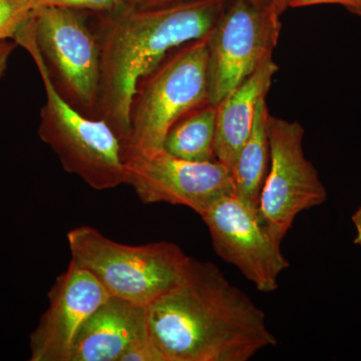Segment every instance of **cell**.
<instances>
[{
    "instance_id": "10",
    "label": "cell",
    "mask_w": 361,
    "mask_h": 361,
    "mask_svg": "<svg viewBox=\"0 0 361 361\" xmlns=\"http://www.w3.org/2000/svg\"><path fill=\"white\" fill-rule=\"evenodd\" d=\"M126 184L142 203L185 206L201 215L211 204L234 193L231 172L220 161L183 160L161 149L125 161Z\"/></svg>"
},
{
    "instance_id": "17",
    "label": "cell",
    "mask_w": 361,
    "mask_h": 361,
    "mask_svg": "<svg viewBox=\"0 0 361 361\" xmlns=\"http://www.w3.org/2000/svg\"><path fill=\"white\" fill-rule=\"evenodd\" d=\"M37 9L45 6L66 7L80 11L106 13L125 6V0H37Z\"/></svg>"
},
{
    "instance_id": "7",
    "label": "cell",
    "mask_w": 361,
    "mask_h": 361,
    "mask_svg": "<svg viewBox=\"0 0 361 361\" xmlns=\"http://www.w3.org/2000/svg\"><path fill=\"white\" fill-rule=\"evenodd\" d=\"M281 30L272 6L230 0L207 37L209 103L217 106L273 56Z\"/></svg>"
},
{
    "instance_id": "2",
    "label": "cell",
    "mask_w": 361,
    "mask_h": 361,
    "mask_svg": "<svg viewBox=\"0 0 361 361\" xmlns=\"http://www.w3.org/2000/svg\"><path fill=\"white\" fill-rule=\"evenodd\" d=\"M230 0H189L165 6H125L104 14L96 30L101 85L96 118L115 130L121 144L130 129V108L140 78L180 45L204 39Z\"/></svg>"
},
{
    "instance_id": "1",
    "label": "cell",
    "mask_w": 361,
    "mask_h": 361,
    "mask_svg": "<svg viewBox=\"0 0 361 361\" xmlns=\"http://www.w3.org/2000/svg\"><path fill=\"white\" fill-rule=\"evenodd\" d=\"M147 314L166 361H248L277 344L263 310L209 261L190 259L183 281Z\"/></svg>"
},
{
    "instance_id": "19",
    "label": "cell",
    "mask_w": 361,
    "mask_h": 361,
    "mask_svg": "<svg viewBox=\"0 0 361 361\" xmlns=\"http://www.w3.org/2000/svg\"><path fill=\"white\" fill-rule=\"evenodd\" d=\"M319 4L341 6L348 13L361 18V0H291L289 8H300V7L319 6Z\"/></svg>"
},
{
    "instance_id": "6",
    "label": "cell",
    "mask_w": 361,
    "mask_h": 361,
    "mask_svg": "<svg viewBox=\"0 0 361 361\" xmlns=\"http://www.w3.org/2000/svg\"><path fill=\"white\" fill-rule=\"evenodd\" d=\"M84 11L45 6L32 16L33 37L54 87L80 113L96 118L101 49Z\"/></svg>"
},
{
    "instance_id": "20",
    "label": "cell",
    "mask_w": 361,
    "mask_h": 361,
    "mask_svg": "<svg viewBox=\"0 0 361 361\" xmlns=\"http://www.w3.org/2000/svg\"><path fill=\"white\" fill-rule=\"evenodd\" d=\"M189 1V0H125V4L130 6L149 7L165 6V4H177V2ZM262 6H272V0H251Z\"/></svg>"
},
{
    "instance_id": "13",
    "label": "cell",
    "mask_w": 361,
    "mask_h": 361,
    "mask_svg": "<svg viewBox=\"0 0 361 361\" xmlns=\"http://www.w3.org/2000/svg\"><path fill=\"white\" fill-rule=\"evenodd\" d=\"M278 71L279 66L273 56H269L250 77L216 106V160L230 172L250 135L258 102L267 96Z\"/></svg>"
},
{
    "instance_id": "22",
    "label": "cell",
    "mask_w": 361,
    "mask_h": 361,
    "mask_svg": "<svg viewBox=\"0 0 361 361\" xmlns=\"http://www.w3.org/2000/svg\"><path fill=\"white\" fill-rule=\"evenodd\" d=\"M351 220H353L355 228V243L361 248V204L357 210L353 213Z\"/></svg>"
},
{
    "instance_id": "14",
    "label": "cell",
    "mask_w": 361,
    "mask_h": 361,
    "mask_svg": "<svg viewBox=\"0 0 361 361\" xmlns=\"http://www.w3.org/2000/svg\"><path fill=\"white\" fill-rule=\"evenodd\" d=\"M266 97L256 106L250 135L240 151L231 175L235 196L257 210L261 191L270 166V144Z\"/></svg>"
},
{
    "instance_id": "16",
    "label": "cell",
    "mask_w": 361,
    "mask_h": 361,
    "mask_svg": "<svg viewBox=\"0 0 361 361\" xmlns=\"http://www.w3.org/2000/svg\"><path fill=\"white\" fill-rule=\"evenodd\" d=\"M37 9V0H0V42L13 39Z\"/></svg>"
},
{
    "instance_id": "11",
    "label": "cell",
    "mask_w": 361,
    "mask_h": 361,
    "mask_svg": "<svg viewBox=\"0 0 361 361\" xmlns=\"http://www.w3.org/2000/svg\"><path fill=\"white\" fill-rule=\"evenodd\" d=\"M49 305L30 337V361H68L82 323L110 297L90 271L70 261L49 292Z\"/></svg>"
},
{
    "instance_id": "15",
    "label": "cell",
    "mask_w": 361,
    "mask_h": 361,
    "mask_svg": "<svg viewBox=\"0 0 361 361\" xmlns=\"http://www.w3.org/2000/svg\"><path fill=\"white\" fill-rule=\"evenodd\" d=\"M217 109L207 103L183 116L172 126L164 141V151L192 161H216Z\"/></svg>"
},
{
    "instance_id": "23",
    "label": "cell",
    "mask_w": 361,
    "mask_h": 361,
    "mask_svg": "<svg viewBox=\"0 0 361 361\" xmlns=\"http://www.w3.org/2000/svg\"><path fill=\"white\" fill-rule=\"evenodd\" d=\"M290 2L291 0H272V7L281 16L290 6Z\"/></svg>"
},
{
    "instance_id": "4",
    "label": "cell",
    "mask_w": 361,
    "mask_h": 361,
    "mask_svg": "<svg viewBox=\"0 0 361 361\" xmlns=\"http://www.w3.org/2000/svg\"><path fill=\"white\" fill-rule=\"evenodd\" d=\"M207 37L173 49L140 78L130 103L129 134L122 142L123 161L164 149L172 126L209 103Z\"/></svg>"
},
{
    "instance_id": "21",
    "label": "cell",
    "mask_w": 361,
    "mask_h": 361,
    "mask_svg": "<svg viewBox=\"0 0 361 361\" xmlns=\"http://www.w3.org/2000/svg\"><path fill=\"white\" fill-rule=\"evenodd\" d=\"M16 45L18 44L16 42H9V40L0 42V80L6 75L9 59L16 49Z\"/></svg>"
},
{
    "instance_id": "3",
    "label": "cell",
    "mask_w": 361,
    "mask_h": 361,
    "mask_svg": "<svg viewBox=\"0 0 361 361\" xmlns=\"http://www.w3.org/2000/svg\"><path fill=\"white\" fill-rule=\"evenodd\" d=\"M37 65L45 90L39 135L59 157L66 172L80 177L92 189H113L126 184L127 172L120 137L104 121L80 113L54 87L37 44L32 20L14 37Z\"/></svg>"
},
{
    "instance_id": "5",
    "label": "cell",
    "mask_w": 361,
    "mask_h": 361,
    "mask_svg": "<svg viewBox=\"0 0 361 361\" xmlns=\"http://www.w3.org/2000/svg\"><path fill=\"white\" fill-rule=\"evenodd\" d=\"M66 238L71 260L90 271L109 295L142 306L176 288L191 259L172 242L126 245L90 226L71 229Z\"/></svg>"
},
{
    "instance_id": "18",
    "label": "cell",
    "mask_w": 361,
    "mask_h": 361,
    "mask_svg": "<svg viewBox=\"0 0 361 361\" xmlns=\"http://www.w3.org/2000/svg\"><path fill=\"white\" fill-rule=\"evenodd\" d=\"M120 361H166L163 353L149 336L137 339L121 356Z\"/></svg>"
},
{
    "instance_id": "12",
    "label": "cell",
    "mask_w": 361,
    "mask_h": 361,
    "mask_svg": "<svg viewBox=\"0 0 361 361\" xmlns=\"http://www.w3.org/2000/svg\"><path fill=\"white\" fill-rule=\"evenodd\" d=\"M148 334L147 306L110 296L78 329L68 361H120L133 342Z\"/></svg>"
},
{
    "instance_id": "9",
    "label": "cell",
    "mask_w": 361,
    "mask_h": 361,
    "mask_svg": "<svg viewBox=\"0 0 361 361\" xmlns=\"http://www.w3.org/2000/svg\"><path fill=\"white\" fill-rule=\"evenodd\" d=\"M200 216L221 259L238 268L262 293L277 290L278 278L290 264L281 243L261 224L257 210L232 194L214 202Z\"/></svg>"
},
{
    "instance_id": "8",
    "label": "cell",
    "mask_w": 361,
    "mask_h": 361,
    "mask_svg": "<svg viewBox=\"0 0 361 361\" xmlns=\"http://www.w3.org/2000/svg\"><path fill=\"white\" fill-rule=\"evenodd\" d=\"M270 166L257 215L273 239L282 244L297 216L324 204L326 188L303 149L305 130L297 121L269 114Z\"/></svg>"
}]
</instances>
